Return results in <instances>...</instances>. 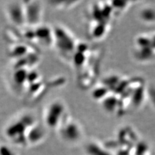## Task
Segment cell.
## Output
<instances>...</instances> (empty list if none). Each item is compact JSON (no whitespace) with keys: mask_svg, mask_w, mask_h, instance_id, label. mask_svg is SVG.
Instances as JSON below:
<instances>
[{"mask_svg":"<svg viewBox=\"0 0 155 155\" xmlns=\"http://www.w3.org/2000/svg\"><path fill=\"white\" fill-rule=\"evenodd\" d=\"M58 54L65 61H72L78 47L73 35L61 25L53 27V45Z\"/></svg>","mask_w":155,"mask_h":155,"instance_id":"cell-1","label":"cell"},{"mask_svg":"<svg viewBox=\"0 0 155 155\" xmlns=\"http://www.w3.org/2000/svg\"><path fill=\"white\" fill-rule=\"evenodd\" d=\"M37 122L31 114H23L10 123L5 130L7 138L19 145H27V133L31 126Z\"/></svg>","mask_w":155,"mask_h":155,"instance_id":"cell-2","label":"cell"},{"mask_svg":"<svg viewBox=\"0 0 155 155\" xmlns=\"http://www.w3.org/2000/svg\"><path fill=\"white\" fill-rule=\"evenodd\" d=\"M69 116L64 101L55 100L46 107L43 114V122L46 127L58 130Z\"/></svg>","mask_w":155,"mask_h":155,"instance_id":"cell-3","label":"cell"},{"mask_svg":"<svg viewBox=\"0 0 155 155\" xmlns=\"http://www.w3.org/2000/svg\"><path fill=\"white\" fill-rule=\"evenodd\" d=\"M133 56L136 60L146 63L155 59V51L152 45L151 36L141 35L136 38Z\"/></svg>","mask_w":155,"mask_h":155,"instance_id":"cell-4","label":"cell"},{"mask_svg":"<svg viewBox=\"0 0 155 155\" xmlns=\"http://www.w3.org/2000/svg\"><path fill=\"white\" fill-rule=\"evenodd\" d=\"M61 139L67 143H76L83 137V129L75 120L69 116L58 129Z\"/></svg>","mask_w":155,"mask_h":155,"instance_id":"cell-5","label":"cell"},{"mask_svg":"<svg viewBox=\"0 0 155 155\" xmlns=\"http://www.w3.org/2000/svg\"><path fill=\"white\" fill-rule=\"evenodd\" d=\"M8 20L14 26L19 28L26 27V19L23 1H12L5 7Z\"/></svg>","mask_w":155,"mask_h":155,"instance_id":"cell-6","label":"cell"},{"mask_svg":"<svg viewBox=\"0 0 155 155\" xmlns=\"http://www.w3.org/2000/svg\"><path fill=\"white\" fill-rule=\"evenodd\" d=\"M26 27H35L41 24L43 7L40 1H23Z\"/></svg>","mask_w":155,"mask_h":155,"instance_id":"cell-7","label":"cell"},{"mask_svg":"<svg viewBox=\"0 0 155 155\" xmlns=\"http://www.w3.org/2000/svg\"><path fill=\"white\" fill-rule=\"evenodd\" d=\"M32 28L34 33L33 41L44 47L52 46L53 27L41 24Z\"/></svg>","mask_w":155,"mask_h":155,"instance_id":"cell-8","label":"cell"},{"mask_svg":"<svg viewBox=\"0 0 155 155\" xmlns=\"http://www.w3.org/2000/svg\"><path fill=\"white\" fill-rule=\"evenodd\" d=\"M46 126L36 122L29 128L27 133V145H35L41 142L46 136Z\"/></svg>","mask_w":155,"mask_h":155,"instance_id":"cell-9","label":"cell"},{"mask_svg":"<svg viewBox=\"0 0 155 155\" xmlns=\"http://www.w3.org/2000/svg\"><path fill=\"white\" fill-rule=\"evenodd\" d=\"M28 71V69H21V68L14 69L12 76V81L14 86L16 87L18 90H26Z\"/></svg>","mask_w":155,"mask_h":155,"instance_id":"cell-10","label":"cell"},{"mask_svg":"<svg viewBox=\"0 0 155 155\" xmlns=\"http://www.w3.org/2000/svg\"><path fill=\"white\" fill-rule=\"evenodd\" d=\"M139 18L142 22L146 24L155 23V8L150 6L143 7L139 12Z\"/></svg>","mask_w":155,"mask_h":155,"instance_id":"cell-11","label":"cell"},{"mask_svg":"<svg viewBox=\"0 0 155 155\" xmlns=\"http://www.w3.org/2000/svg\"><path fill=\"white\" fill-rule=\"evenodd\" d=\"M30 48L24 44H16L10 50V56L16 61L30 53Z\"/></svg>","mask_w":155,"mask_h":155,"instance_id":"cell-12","label":"cell"},{"mask_svg":"<svg viewBox=\"0 0 155 155\" xmlns=\"http://www.w3.org/2000/svg\"><path fill=\"white\" fill-rule=\"evenodd\" d=\"M49 2L51 6L58 9H68L73 7V4L78 3V2L71 1H51Z\"/></svg>","mask_w":155,"mask_h":155,"instance_id":"cell-13","label":"cell"},{"mask_svg":"<svg viewBox=\"0 0 155 155\" xmlns=\"http://www.w3.org/2000/svg\"><path fill=\"white\" fill-rule=\"evenodd\" d=\"M146 97L155 109V85L152 84L146 87Z\"/></svg>","mask_w":155,"mask_h":155,"instance_id":"cell-14","label":"cell"},{"mask_svg":"<svg viewBox=\"0 0 155 155\" xmlns=\"http://www.w3.org/2000/svg\"><path fill=\"white\" fill-rule=\"evenodd\" d=\"M0 155H15L11 149L7 146L0 147Z\"/></svg>","mask_w":155,"mask_h":155,"instance_id":"cell-15","label":"cell"},{"mask_svg":"<svg viewBox=\"0 0 155 155\" xmlns=\"http://www.w3.org/2000/svg\"><path fill=\"white\" fill-rule=\"evenodd\" d=\"M150 36H151V39L153 47L154 48V49L155 51V34H154V35Z\"/></svg>","mask_w":155,"mask_h":155,"instance_id":"cell-16","label":"cell"}]
</instances>
